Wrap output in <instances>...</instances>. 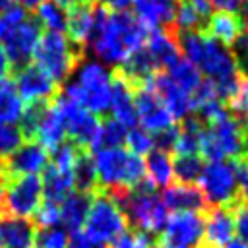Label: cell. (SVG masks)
Instances as JSON below:
<instances>
[{"mask_svg":"<svg viewBox=\"0 0 248 248\" xmlns=\"http://www.w3.org/2000/svg\"><path fill=\"white\" fill-rule=\"evenodd\" d=\"M149 29L130 12H112L103 6L95 8V27L89 37L91 52L101 64L122 66V62L134 54L145 43Z\"/></svg>","mask_w":248,"mask_h":248,"instance_id":"1","label":"cell"},{"mask_svg":"<svg viewBox=\"0 0 248 248\" xmlns=\"http://www.w3.org/2000/svg\"><path fill=\"white\" fill-rule=\"evenodd\" d=\"M176 39L184 58L192 62L198 72L205 76V79L215 83L223 99H229L240 79L232 50L211 39L202 29L180 33V37Z\"/></svg>","mask_w":248,"mask_h":248,"instance_id":"2","label":"cell"},{"mask_svg":"<svg viewBox=\"0 0 248 248\" xmlns=\"http://www.w3.org/2000/svg\"><path fill=\"white\" fill-rule=\"evenodd\" d=\"M43 35V27L25 8L14 4L0 12V46L10 68L19 70L33 58L35 46Z\"/></svg>","mask_w":248,"mask_h":248,"instance_id":"3","label":"cell"},{"mask_svg":"<svg viewBox=\"0 0 248 248\" xmlns=\"http://www.w3.org/2000/svg\"><path fill=\"white\" fill-rule=\"evenodd\" d=\"M93 165L97 172V190L108 194L136 190L147 180L143 159L124 147L97 149Z\"/></svg>","mask_w":248,"mask_h":248,"instance_id":"4","label":"cell"},{"mask_svg":"<svg viewBox=\"0 0 248 248\" xmlns=\"http://www.w3.org/2000/svg\"><path fill=\"white\" fill-rule=\"evenodd\" d=\"M72 76L74 78L64 89V95L95 116L110 108L112 74L105 64L97 60H81Z\"/></svg>","mask_w":248,"mask_h":248,"instance_id":"5","label":"cell"},{"mask_svg":"<svg viewBox=\"0 0 248 248\" xmlns=\"http://www.w3.org/2000/svg\"><path fill=\"white\" fill-rule=\"evenodd\" d=\"M116 203L122 207L128 225L136 227L138 232L143 234H157L161 232V229L167 223V207L161 202V196L155 194V188L149 184V180H145L141 186H138L136 190L130 192H118V194H110Z\"/></svg>","mask_w":248,"mask_h":248,"instance_id":"6","label":"cell"},{"mask_svg":"<svg viewBox=\"0 0 248 248\" xmlns=\"http://www.w3.org/2000/svg\"><path fill=\"white\" fill-rule=\"evenodd\" d=\"M83 48L74 45L66 33L60 31H45L35 46L33 58L35 66H39L56 85L64 83L76 72L81 62Z\"/></svg>","mask_w":248,"mask_h":248,"instance_id":"7","label":"cell"},{"mask_svg":"<svg viewBox=\"0 0 248 248\" xmlns=\"http://www.w3.org/2000/svg\"><path fill=\"white\" fill-rule=\"evenodd\" d=\"M248 151V132L238 118L225 114L223 118L203 126L200 138V157L207 161L238 159Z\"/></svg>","mask_w":248,"mask_h":248,"instance_id":"8","label":"cell"},{"mask_svg":"<svg viewBox=\"0 0 248 248\" xmlns=\"http://www.w3.org/2000/svg\"><path fill=\"white\" fill-rule=\"evenodd\" d=\"M128 229H130L128 219L122 207L116 203V200L105 190L93 192L83 221V232L91 240L105 246L116 242L120 236L128 232Z\"/></svg>","mask_w":248,"mask_h":248,"instance_id":"9","label":"cell"},{"mask_svg":"<svg viewBox=\"0 0 248 248\" xmlns=\"http://www.w3.org/2000/svg\"><path fill=\"white\" fill-rule=\"evenodd\" d=\"M198 190L207 205L229 207L238 198L234 167L229 161H207L198 178Z\"/></svg>","mask_w":248,"mask_h":248,"instance_id":"10","label":"cell"},{"mask_svg":"<svg viewBox=\"0 0 248 248\" xmlns=\"http://www.w3.org/2000/svg\"><path fill=\"white\" fill-rule=\"evenodd\" d=\"M54 105H56L58 112L62 114L66 136L70 138V141L89 153L95 151L101 120L95 114H91L89 110H85L83 107H79L76 101H72L64 93H58L54 97Z\"/></svg>","mask_w":248,"mask_h":248,"instance_id":"11","label":"cell"},{"mask_svg":"<svg viewBox=\"0 0 248 248\" xmlns=\"http://www.w3.org/2000/svg\"><path fill=\"white\" fill-rule=\"evenodd\" d=\"M43 202V182L41 176H16L4 182L0 198V213L12 217H29L35 215Z\"/></svg>","mask_w":248,"mask_h":248,"instance_id":"12","label":"cell"},{"mask_svg":"<svg viewBox=\"0 0 248 248\" xmlns=\"http://www.w3.org/2000/svg\"><path fill=\"white\" fill-rule=\"evenodd\" d=\"M203 238V217L196 211H176L161 229L159 248H198Z\"/></svg>","mask_w":248,"mask_h":248,"instance_id":"13","label":"cell"},{"mask_svg":"<svg viewBox=\"0 0 248 248\" xmlns=\"http://www.w3.org/2000/svg\"><path fill=\"white\" fill-rule=\"evenodd\" d=\"M134 107L138 114V122L141 124L143 130L151 132L153 136L172 128L174 118L159 99V95L151 89L149 83L134 89Z\"/></svg>","mask_w":248,"mask_h":248,"instance_id":"14","label":"cell"},{"mask_svg":"<svg viewBox=\"0 0 248 248\" xmlns=\"http://www.w3.org/2000/svg\"><path fill=\"white\" fill-rule=\"evenodd\" d=\"M46 165H48V151L41 143L27 140L14 155H10L4 163H0V174L2 180L6 182L16 176L39 174L46 169Z\"/></svg>","mask_w":248,"mask_h":248,"instance_id":"15","label":"cell"},{"mask_svg":"<svg viewBox=\"0 0 248 248\" xmlns=\"http://www.w3.org/2000/svg\"><path fill=\"white\" fill-rule=\"evenodd\" d=\"M14 85L21 101H27L29 105L50 103L58 95V85L35 64H25L23 68L16 70Z\"/></svg>","mask_w":248,"mask_h":248,"instance_id":"16","label":"cell"},{"mask_svg":"<svg viewBox=\"0 0 248 248\" xmlns=\"http://www.w3.org/2000/svg\"><path fill=\"white\" fill-rule=\"evenodd\" d=\"M147 83L159 95V99L163 101V105L167 107V110L170 112V116L174 120H186V118H190V112L194 110V99H192V95H188L182 89H178L169 79L167 74H155Z\"/></svg>","mask_w":248,"mask_h":248,"instance_id":"17","label":"cell"},{"mask_svg":"<svg viewBox=\"0 0 248 248\" xmlns=\"http://www.w3.org/2000/svg\"><path fill=\"white\" fill-rule=\"evenodd\" d=\"M205 248H227L234 240V217L229 207H211L203 217Z\"/></svg>","mask_w":248,"mask_h":248,"instance_id":"18","label":"cell"},{"mask_svg":"<svg viewBox=\"0 0 248 248\" xmlns=\"http://www.w3.org/2000/svg\"><path fill=\"white\" fill-rule=\"evenodd\" d=\"M37 234L33 219L0 213V248H35Z\"/></svg>","mask_w":248,"mask_h":248,"instance_id":"19","label":"cell"},{"mask_svg":"<svg viewBox=\"0 0 248 248\" xmlns=\"http://www.w3.org/2000/svg\"><path fill=\"white\" fill-rule=\"evenodd\" d=\"M110 110H112V118L116 122H120L126 130H130L138 124V114H136V107H134V89L118 72L112 74Z\"/></svg>","mask_w":248,"mask_h":248,"instance_id":"20","label":"cell"},{"mask_svg":"<svg viewBox=\"0 0 248 248\" xmlns=\"http://www.w3.org/2000/svg\"><path fill=\"white\" fill-rule=\"evenodd\" d=\"M143 48L149 52V56L155 60V64L161 68H169L174 60L180 58V48H178V39L170 29H149Z\"/></svg>","mask_w":248,"mask_h":248,"instance_id":"21","label":"cell"},{"mask_svg":"<svg viewBox=\"0 0 248 248\" xmlns=\"http://www.w3.org/2000/svg\"><path fill=\"white\" fill-rule=\"evenodd\" d=\"M95 27V8L89 2L76 4L66 10V37L83 48V45L89 43V37Z\"/></svg>","mask_w":248,"mask_h":248,"instance_id":"22","label":"cell"},{"mask_svg":"<svg viewBox=\"0 0 248 248\" xmlns=\"http://www.w3.org/2000/svg\"><path fill=\"white\" fill-rule=\"evenodd\" d=\"M205 33L221 43L223 46H232L244 33V19L240 14L215 12L205 19Z\"/></svg>","mask_w":248,"mask_h":248,"instance_id":"23","label":"cell"},{"mask_svg":"<svg viewBox=\"0 0 248 248\" xmlns=\"http://www.w3.org/2000/svg\"><path fill=\"white\" fill-rule=\"evenodd\" d=\"M161 202L165 203L167 211L170 209L172 213H176V211H196V213H200L207 205L202 192L198 190V186L180 184V182L178 184H169L167 188H163Z\"/></svg>","mask_w":248,"mask_h":248,"instance_id":"24","label":"cell"},{"mask_svg":"<svg viewBox=\"0 0 248 248\" xmlns=\"http://www.w3.org/2000/svg\"><path fill=\"white\" fill-rule=\"evenodd\" d=\"M66 138V128H64V120H62V114L58 112L54 101H50L39 120V126L35 130V136H33V141L41 143L48 153L52 149H56Z\"/></svg>","mask_w":248,"mask_h":248,"instance_id":"25","label":"cell"},{"mask_svg":"<svg viewBox=\"0 0 248 248\" xmlns=\"http://www.w3.org/2000/svg\"><path fill=\"white\" fill-rule=\"evenodd\" d=\"M136 17L147 27L157 29L161 25L172 23L176 12V0H132Z\"/></svg>","mask_w":248,"mask_h":248,"instance_id":"26","label":"cell"},{"mask_svg":"<svg viewBox=\"0 0 248 248\" xmlns=\"http://www.w3.org/2000/svg\"><path fill=\"white\" fill-rule=\"evenodd\" d=\"M43 200L45 202H52V203H62L66 196H70L74 192V176L72 170H62L56 169L54 165H46V169L43 170Z\"/></svg>","mask_w":248,"mask_h":248,"instance_id":"27","label":"cell"},{"mask_svg":"<svg viewBox=\"0 0 248 248\" xmlns=\"http://www.w3.org/2000/svg\"><path fill=\"white\" fill-rule=\"evenodd\" d=\"M89 202H91L89 194L76 192V190L64 198V202L60 203V223L64 225V229L78 232L83 227V221H85V215L89 209Z\"/></svg>","mask_w":248,"mask_h":248,"instance_id":"28","label":"cell"},{"mask_svg":"<svg viewBox=\"0 0 248 248\" xmlns=\"http://www.w3.org/2000/svg\"><path fill=\"white\" fill-rule=\"evenodd\" d=\"M145 178L153 188H167L172 182L174 172H172V157L169 151L153 149L151 153H147Z\"/></svg>","mask_w":248,"mask_h":248,"instance_id":"29","label":"cell"},{"mask_svg":"<svg viewBox=\"0 0 248 248\" xmlns=\"http://www.w3.org/2000/svg\"><path fill=\"white\" fill-rule=\"evenodd\" d=\"M203 122L200 118H186L180 128H176L172 149L176 155H200V138Z\"/></svg>","mask_w":248,"mask_h":248,"instance_id":"30","label":"cell"},{"mask_svg":"<svg viewBox=\"0 0 248 248\" xmlns=\"http://www.w3.org/2000/svg\"><path fill=\"white\" fill-rule=\"evenodd\" d=\"M165 74L169 76V79H170L178 89H182V91L188 93V95H194V93L198 91V87L202 85V81H203V78H202V74L198 72V68H196L192 62H188L184 56H180L178 60H174V62L167 68Z\"/></svg>","mask_w":248,"mask_h":248,"instance_id":"31","label":"cell"},{"mask_svg":"<svg viewBox=\"0 0 248 248\" xmlns=\"http://www.w3.org/2000/svg\"><path fill=\"white\" fill-rule=\"evenodd\" d=\"M23 101L12 79H0V124H16L23 114Z\"/></svg>","mask_w":248,"mask_h":248,"instance_id":"32","label":"cell"},{"mask_svg":"<svg viewBox=\"0 0 248 248\" xmlns=\"http://www.w3.org/2000/svg\"><path fill=\"white\" fill-rule=\"evenodd\" d=\"M72 176H74V190L76 192H83L89 196L93 192H97V172H95L93 157L89 151H79L76 165L72 169Z\"/></svg>","mask_w":248,"mask_h":248,"instance_id":"33","label":"cell"},{"mask_svg":"<svg viewBox=\"0 0 248 248\" xmlns=\"http://www.w3.org/2000/svg\"><path fill=\"white\" fill-rule=\"evenodd\" d=\"M35 19L39 21V25L46 31H60L64 33L66 29V8L60 6L54 0H46L41 6L35 8Z\"/></svg>","mask_w":248,"mask_h":248,"instance_id":"34","label":"cell"},{"mask_svg":"<svg viewBox=\"0 0 248 248\" xmlns=\"http://www.w3.org/2000/svg\"><path fill=\"white\" fill-rule=\"evenodd\" d=\"M202 169H203V161L200 155H176L172 159V172L180 184L198 182Z\"/></svg>","mask_w":248,"mask_h":248,"instance_id":"35","label":"cell"},{"mask_svg":"<svg viewBox=\"0 0 248 248\" xmlns=\"http://www.w3.org/2000/svg\"><path fill=\"white\" fill-rule=\"evenodd\" d=\"M126 128L116 122L114 118H107L101 122L99 126V136H97V149H108V147H122V143L126 141Z\"/></svg>","mask_w":248,"mask_h":248,"instance_id":"36","label":"cell"},{"mask_svg":"<svg viewBox=\"0 0 248 248\" xmlns=\"http://www.w3.org/2000/svg\"><path fill=\"white\" fill-rule=\"evenodd\" d=\"M205 19L207 17H203L192 4L182 0L180 4H176V12H174L172 23L176 25V29L180 33H188V31H200L202 25L205 23Z\"/></svg>","mask_w":248,"mask_h":248,"instance_id":"37","label":"cell"},{"mask_svg":"<svg viewBox=\"0 0 248 248\" xmlns=\"http://www.w3.org/2000/svg\"><path fill=\"white\" fill-rule=\"evenodd\" d=\"M134 155H147L155 149V136L141 126H134L126 132V141H124Z\"/></svg>","mask_w":248,"mask_h":248,"instance_id":"38","label":"cell"},{"mask_svg":"<svg viewBox=\"0 0 248 248\" xmlns=\"http://www.w3.org/2000/svg\"><path fill=\"white\" fill-rule=\"evenodd\" d=\"M23 134L19 126L14 124H0V163H4L10 155H14L21 143H23Z\"/></svg>","mask_w":248,"mask_h":248,"instance_id":"39","label":"cell"},{"mask_svg":"<svg viewBox=\"0 0 248 248\" xmlns=\"http://www.w3.org/2000/svg\"><path fill=\"white\" fill-rule=\"evenodd\" d=\"M35 248H68V236L62 229H45L37 234Z\"/></svg>","mask_w":248,"mask_h":248,"instance_id":"40","label":"cell"},{"mask_svg":"<svg viewBox=\"0 0 248 248\" xmlns=\"http://www.w3.org/2000/svg\"><path fill=\"white\" fill-rule=\"evenodd\" d=\"M232 217H234V236H238V242L248 246V203L238 202L232 211Z\"/></svg>","mask_w":248,"mask_h":248,"instance_id":"41","label":"cell"},{"mask_svg":"<svg viewBox=\"0 0 248 248\" xmlns=\"http://www.w3.org/2000/svg\"><path fill=\"white\" fill-rule=\"evenodd\" d=\"M234 167V176H236V186H238V194L248 198V157L242 155L238 159L232 161Z\"/></svg>","mask_w":248,"mask_h":248,"instance_id":"42","label":"cell"},{"mask_svg":"<svg viewBox=\"0 0 248 248\" xmlns=\"http://www.w3.org/2000/svg\"><path fill=\"white\" fill-rule=\"evenodd\" d=\"M68 248H105V246L91 240L83 231H78V232H72V238L68 240Z\"/></svg>","mask_w":248,"mask_h":248,"instance_id":"43","label":"cell"},{"mask_svg":"<svg viewBox=\"0 0 248 248\" xmlns=\"http://www.w3.org/2000/svg\"><path fill=\"white\" fill-rule=\"evenodd\" d=\"M211 8L217 12H229V14H238L240 8L244 6V0H209Z\"/></svg>","mask_w":248,"mask_h":248,"instance_id":"44","label":"cell"},{"mask_svg":"<svg viewBox=\"0 0 248 248\" xmlns=\"http://www.w3.org/2000/svg\"><path fill=\"white\" fill-rule=\"evenodd\" d=\"M136 236V248H159V244L153 240V236L143 232H134Z\"/></svg>","mask_w":248,"mask_h":248,"instance_id":"45","label":"cell"},{"mask_svg":"<svg viewBox=\"0 0 248 248\" xmlns=\"http://www.w3.org/2000/svg\"><path fill=\"white\" fill-rule=\"evenodd\" d=\"M132 0H101V6L107 8V10H112V12H122L130 6Z\"/></svg>","mask_w":248,"mask_h":248,"instance_id":"46","label":"cell"},{"mask_svg":"<svg viewBox=\"0 0 248 248\" xmlns=\"http://www.w3.org/2000/svg\"><path fill=\"white\" fill-rule=\"evenodd\" d=\"M112 248H136V236L134 232H126L116 242H112Z\"/></svg>","mask_w":248,"mask_h":248,"instance_id":"47","label":"cell"},{"mask_svg":"<svg viewBox=\"0 0 248 248\" xmlns=\"http://www.w3.org/2000/svg\"><path fill=\"white\" fill-rule=\"evenodd\" d=\"M188 4H192L203 17H209V12H211V4L209 0H186Z\"/></svg>","mask_w":248,"mask_h":248,"instance_id":"48","label":"cell"},{"mask_svg":"<svg viewBox=\"0 0 248 248\" xmlns=\"http://www.w3.org/2000/svg\"><path fill=\"white\" fill-rule=\"evenodd\" d=\"M8 70H10V64H8V58H6V54H4V50H2V46H0V79L6 78Z\"/></svg>","mask_w":248,"mask_h":248,"instance_id":"49","label":"cell"},{"mask_svg":"<svg viewBox=\"0 0 248 248\" xmlns=\"http://www.w3.org/2000/svg\"><path fill=\"white\" fill-rule=\"evenodd\" d=\"M14 2L17 6H21V8H37V6H41L46 0H14Z\"/></svg>","mask_w":248,"mask_h":248,"instance_id":"50","label":"cell"},{"mask_svg":"<svg viewBox=\"0 0 248 248\" xmlns=\"http://www.w3.org/2000/svg\"><path fill=\"white\" fill-rule=\"evenodd\" d=\"M54 2H58L60 6H64L68 10V8L76 6V4H83V2H91V0H54Z\"/></svg>","mask_w":248,"mask_h":248,"instance_id":"51","label":"cell"},{"mask_svg":"<svg viewBox=\"0 0 248 248\" xmlns=\"http://www.w3.org/2000/svg\"><path fill=\"white\" fill-rule=\"evenodd\" d=\"M227 248H248V246H246V244H242V242H238V240H232Z\"/></svg>","mask_w":248,"mask_h":248,"instance_id":"52","label":"cell"},{"mask_svg":"<svg viewBox=\"0 0 248 248\" xmlns=\"http://www.w3.org/2000/svg\"><path fill=\"white\" fill-rule=\"evenodd\" d=\"M2 190H4V180H2V174H0V198H2Z\"/></svg>","mask_w":248,"mask_h":248,"instance_id":"53","label":"cell"},{"mask_svg":"<svg viewBox=\"0 0 248 248\" xmlns=\"http://www.w3.org/2000/svg\"><path fill=\"white\" fill-rule=\"evenodd\" d=\"M246 157H248V151H246Z\"/></svg>","mask_w":248,"mask_h":248,"instance_id":"54","label":"cell"},{"mask_svg":"<svg viewBox=\"0 0 248 248\" xmlns=\"http://www.w3.org/2000/svg\"><path fill=\"white\" fill-rule=\"evenodd\" d=\"M246 35H248V33H246Z\"/></svg>","mask_w":248,"mask_h":248,"instance_id":"55","label":"cell"}]
</instances>
